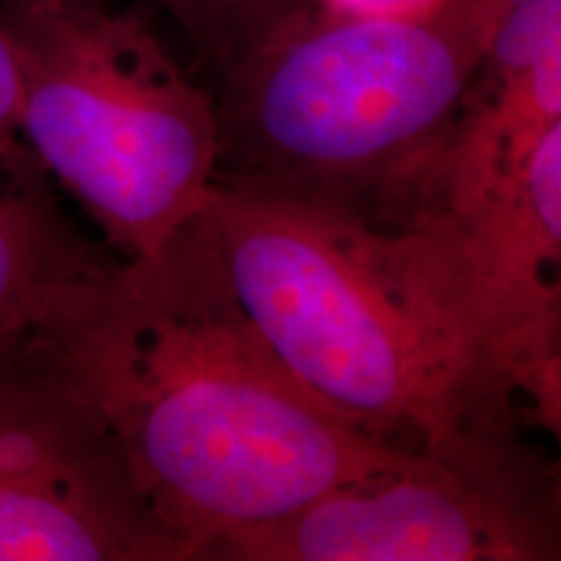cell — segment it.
Here are the masks:
<instances>
[{
    "mask_svg": "<svg viewBox=\"0 0 561 561\" xmlns=\"http://www.w3.org/2000/svg\"><path fill=\"white\" fill-rule=\"evenodd\" d=\"M507 5L301 13L219 76L214 187L411 227Z\"/></svg>",
    "mask_w": 561,
    "mask_h": 561,
    "instance_id": "2",
    "label": "cell"
},
{
    "mask_svg": "<svg viewBox=\"0 0 561 561\" xmlns=\"http://www.w3.org/2000/svg\"><path fill=\"white\" fill-rule=\"evenodd\" d=\"M19 70L21 136L121 261L159 255L208 208L214 91L151 24L104 0H0Z\"/></svg>",
    "mask_w": 561,
    "mask_h": 561,
    "instance_id": "4",
    "label": "cell"
},
{
    "mask_svg": "<svg viewBox=\"0 0 561 561\" xmlns=\"http://www.w3.org/2000/svg\"><path fill=\"white\" fill-rule=\"evenodd\" d=\"M0 561H193L34 341L0 348Z\"/></svg>",
    "mask_w": 561,
    "mask_h": 561,
    "instance_id": "7",
    "label": "cell"
},
{
    "mask_svg": "<svg viewBox=\"0 0 561 561\" xmlns=\"http://www.w3.org/2000/svg\"><path fill=\"white\" fill-rule=\"evenodd\" d=\"M107 263L55 206L42 167L0 172V348L37 341Z\"/></svg>",
    "mask_w": 561,
    "mask_h": 561,
    "instance_id": "9",
    "label": "cell"
},
{
    "mask_svg": "<svg viewBox=\"0 0 561 561\" xmlns=\"http://www.w3.org/2000/svg\"><path fill=\"white\" fill-rule=\"evenodd\" d=\"M437 0H318L320 9L333 13H411Z\"/></svg>",
    "mask_w": 561,
    "mask_h": 561,
    "instance_id": "12",
    "label": "cell"
},
{
    "mask_svg": "<svg viewBox=\"0 0 561 561\" xmlns=\"http://www.w3.org/2000/svg\"><path fill=\"white\" fill-rule=\"evenodd\" d=\"M21 94H19V70L13 47L0 21V172H16L37 167L39 161L21 136Z\"/></svg>",
    "mask_w": 561,
    "mask_h": 561,
    "instance_id": "11",
    "label": "cell"
},
{
    "mask_svg": "<svg viewBox=\"0 0 561 561\" xmlns=\"http://www.w3.org/2000/svg\"><path fill=\"white\" fill-rule=\"evenodd\" d=\"M559 473L510 434L421 450L208 546L221 561H557Z\"/></svg>",
    "mask_w": 561,
    "mask_h": 561,
    "instance_id": "5",
    "label": "cell"
},
{
    "mask_svg": "<svg viewBox=\"0 0 561 561\" xmlns=\"http://www.w3.org/2000/svg\"><path fill=\"white\" fill-rule=\"evenodd\" d=\"M409 229V227H405ZM430 252L462 346L489 398H517L559 439L561 424V128L483 198L411 224Z\"/></svg>",
    "mask_w": 561,
    "mask_h": 561,
    "instance_id": "6",
    "label": "cell"
},
{
    "mask_svg": "<svg viewBox=\"0 0 561 561\" xmlns=\"http://www.w3.org/2000/svg\"><path fill=\"white\" fill-rule=\"evenodd\" d=\"M553 128H561V0H510L442 146L432 210L462 208L515 178Z\"/></svg>",
    "mask_w": 561,
    "mask_h": 561,
    "instance_id": "8",
    "label": "cell"
},
{
    "mask_svg": "<svg viewBox=\"0 0 561 561\" xmlns=\"http://www.w3.org/2000/svg\"><path fill=\"white\" fill-rule=\"evenodd\" d=\"M208 216L242 307L322 401L416 450L515 432L483 390L411 227L385 231L219 187Z\"/></svg>",
    "mask_w": 561,
    "mask_h": 561,
    "instance_id": "3",
    "label": "cell"
},
{
    "mask_svg": "<svg viewBox=\"0 0 561 561\" xmlns=\"http://www.w3.org/2000/svg\"><path fill=\"white\" fill-rule=\"evenodd\" d=\"M34 343L104 421L193 559L421 453L294 375L237 297L208 208L159 255L110 261Z\"/></svg>",
    "mask_w": 561,
    "mask_h": 561,
    "instance_id": "1",
    "label": "cell"
},
{
    "mask_svg": "<svg viewBox=\"0 0 561 561\" xmlns=\"http://www.w3.org/2000/svg\"><path fill=\"white\" fill-rule=\"evenodd\" d=\"M195 55L224 76L318 0H157Z\"/></svg>",
    "mask_w": 561,
    "mask_h": 561,
    "instance_id": "10",
    "label": "cell"
}]
</instances>
